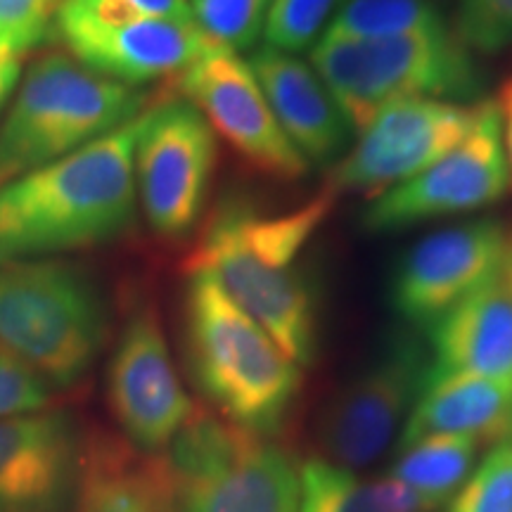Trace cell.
<instances>
[{
  "mask_svg": "<svg viewBox=\"0 0 512 512\" xmlns=\"http://www.w3.org/2000/svg\"><path fill=\"white\" fill-rule=\"evenodd\" d=\"M335 200V192L325 188L283 214L228 202L190 256V268L207 271L299 368L313 361L318 344L316 302L299 259Z\"/></svg>",
  "mask_w": 512,
  "mask_h": 512,
  "instance_id": "cell-1",
  "label": "cell"
},
{
  "mask_svg": "<svg viewBox=\"0 0 512 512\" xmlns=\"http://www.w3.org/2000/svg\"><path fill=\"white\" fill-rule=\"evenodd\" d=\"M140 117L0 188V266L107 242L138 207Z\"/></svg>",
  "mask_w": 512,
  "mask_h": 512,
  "instance_id": "cell-2",
  "label": "cell"
},
{
  "mask_svg": "<svg viewBox=\"0 0 512 512\" xmlns=\"http://www.w3.org/2000/svg\"><path fill=\"white\" fill-rule=\"evenodd\" d=\"M185 337L195 382L221 418L266 437L302 387V368L202 268L185 287Z\"/></svg>",
  "mask_w": 512,
  "mask_h": 512,
  "instance_id": "cell-3",
  "label": "cell"
},
{
  "mask_svg": "<svg viewBox=\"0 0 512 512\" xmlns=\"http://www.w3.org/2000/svg\"><path fill=\"white\" fill-rule=\"evenodd\" d=\"M105 332V302L83 268L46 259L0 266V351L50 389L91 370Z\"/></svg>",
  "mask_w": 512,
  "mask_h": 512,
  "instance_id": "cell-4",
  "label": "cell"
},
{
  "mask_svg": "<svg viewBox=\"0 0 512 512\" xmlns=\"http://www.w3.org/2000/svg\"><path fill=\"white\" fill-rule=\"evenodd\" d=\"M145 102V91L95 74L72 55H43L0 124V188L117 131L145 112Z\"/></svg>",
  "mask_w": 512,
  "mask_h": 512,
  "instance_id": "cell-5",
  "label": "cell"
},
{
  "mask_svg": "<svg viewBox=\"0 0 512 512\" xmlns=\"http://www.w3.org/2000/svg\"><path fill=\"white\" fill-rule=\"evenodd\" d=\"M309 64L328 83L354 133L392 102H463L482 86L475 53L451 29L392 38L323 36Z\"/></svg>",
  "mask_w": 512,
  "mask_h": 512,
  "instance_id": "cell-6",
  "label": "cell"
},
{
  "mask_svg": "<svg viewBox=\"0 0 512 512\" xmlns=\"http://www.w3.org/2000/svg\"><path fill=\"white\" fill-rule=\"evenodd\" d=\"M216 150V133L185 98L140 114L133 150L138 202L162 238H185L200 223Z\"/></svg>",
  "mask_w": 512,
  "mask_h": 512,
  "instance_id": "cell-7",
  "label": "cell"
},
{
  "mask_svg": "<svg viewBox=\"0 0 512 512\" xmlns=\"http://www.w3.org/2000/svg\"><path fill=\"white\" fill-rule=\"evenodd\" d=\"M479 105L425 98L392 102L356 133V143L332 164L325 188L335 195L377 197L411 181L463 143Z\"/></svg>",
  "mask_w": 512,
  "mask_h": 512,
  "instance_id": "cell-8",
  "label": "cell"
},
{
  "mask_svg": "<svg viewBox=\"0 0 512 512\" xmlns=\"http://www.w3.org/2000/svg\"><path fill=\"white\" fill-rule=\"evenodd\" d=\"M501 119L494 100H482L479 117L463 143L411 181L370 197L361 226L370 233H399L422 221L470 214L489 207L508 192Z\"/></svg>",
  "mask_w": 512,
  "mask_h": 512,
  "instance_id": "cell-9",
  "label": "cell"
},
{
  "mask_svg": "<svg viewBox=\"0 0 512 512\" xmlns=\"http://www.w3.org/2000/svg\"><path fill=\"white\" fill-rule=\"evenodd\" d=\"M430 373L420 342L399 337L370 366L344 384L318 422L323 460L349 467L375 463L411 415Z\"/></svg>",
  "mask_w": 512,
  "mask_h": 512,
  "instance_id": "cell-10",
  "label": "cell"
},
{
  "mask_svg": "<svg viewBox=\"0 0 512 512\" xmlns=\"http://www.w3.org/2000/svg\"><path fill=\"white\" fill-rule=\"evenodd\" d=\"M178 88L181 98L202 112L211 131L256 171L287 183L306 176L309 164L287 140L245 57L233 50L209 48L183 69Z\"/></svg>",
  "mask_w": 512,
  "mask_h": 512,
  "instance_id": "cell-11",
  "label": "cell"
},
{
  "mask_svg": "<svg viewBox=\"0 0 512 512\" xmlns=\"http://www.w3.org/2000/svg\"><path fill=\"white\" fill-rule=\"evenodd\" d=\"M510 238L501 223L482 219L456 223L406 249L392 273L389 299L403 320L427 325L498 273Z\"/></svg>",
  "mask_w": 512,
  "mask_h": 512,
  "instance_id": "cell-12",
  "label": "cell"
},
{
  "mask_svg": "<svg viewBox=\"0 0 512 512\" xmlns=\"http://www.w3.org/2000/svg\"><path fill=\"white\" fill-rule=\"evenodd\" d=\"M110 406L133 446L159 453L190 418L162 325L150 309L126 320L110 366Z\"/></svg>",
  "mask_w": 512,
  "mask_h": 512,
  "instance_id": "cell-13",
  "label": "cell"
},
{
  "mask_svg": "<svg viewBox=\"0 0 512 512\" xmlns=\"http://www.w3.org/2000/svg\"><path fill=\"white\" fill-rule=\"evenodd\" d=\"M55 36L83 67L131 88L181 74L214 48L192 22L138 19L107 24L62 3Z\"/></svg>",
  "mask_w": 512,
  "mask_h": 512,
  "instance_id": "cell-14",
  "label": "cell"
},
{
  "mask_svg": "<svg viewBox=\"0 0 512 512\" xmlns=\"http://www.w3.org/2000/svg\"><path fill=\"white\" fill-rule=\"evenodd\" d=\"M79 489V432L67 413L0 420V512H72Z\"/></svg>",
  "mask_w": 512,
  "mask_h": 512,
  "instance_id": "cell-15",
  "label": "cell"
},
{
  "mask_svg": "<svg viewBox=\"0 0 512 512\" xmlns=\"http://www.w3.org/2000/svg\"><path fill=\"white\" fill-rule=\"evenodd\" d=\"M247 62L264 88L280 128L304 162L309 166L339 162L349 150L354 128L316 69L297 55L266 46Z\"/></svg>",
  "mask_w": 512,
  "mask_h": 512,
  "instance_id": "cell-16",
  "label": "cell"
},
{
  "mask_svg": "<svg viewBox=\"0 0 512 512\" xmlns=\"http://www.w3.org/2000/svg\"><path fill=\"white\" fill-rule=\"evenodd\" d=\"M432 373L512 382V285L505 268L430 325Z\"/></svg>",
  "mask_w": 512,
  "mask_h": 512,
  "instance_id": "cell-17",
  "label": "cell"
},
{
  "mask_svg": "<svg viewBox=\"0 0 512 512\" xmlns=\"http://www.w3.org/2000/svg\"><path fill=\"white\" fill-rule=\"evenodd\" d=\"M451 434L477 444L512 437V382L467 373H427L401 432V446Z\"/></svg>",
  "mask_w": 512,
  "mask_h": 512,
  "instance_id": "cell-18",
  "label": "cell"
},
{
  "mask_svg": "<svg viewBox=\"0 0 512 512\" xmlns=\"http://www.w3.org/2000/svg\"><path fill=\"white\" fill-rule=\"evenodd\" d=\"M299 470L290 453L256 437L214 477L169 498V512H297Z\"/></svg>",
  "mask_w": 512,
  "mask_h": 512,
  "instance_id": "cell-19",
  "label": "cell"
},
{
  "mask_svg": "<svg viewBox=\"0 0 512 512\" xmlns=\"http://www.w3.org/2000/svg\"><path fill=\"white\" fill-rule=\"evenodd\" d=\"M434 505L399 479L363 482L349 467L311 458L299 467L297 512H432Z\"/></svg>",
  "mask_w": 512,
  "mask_h": 512,
  "instance_id": "cell-20",
  "label": "cell"
},
{
  "mask_svg": "<svg viewBox=\"0 0 512 512\" xmlns=\"http://www.w3.org/2000/svg\"><path fill=\"white\" fill-rule=\"evenodd\" d=\"M477 448L479 444L470 437H451V434L422 437L403 446V453L396 458L389 477L411 486L434 508H441L470 477Z\"/></svg>",
  "mask_w": 512,
  "mask_h": 512,
  "instance_id": "cell-21",
  "label": "cell"
},
{
  "mask_svg": "<svg viewBox=\"0 0 512 512\" xmlns=\"http://www.w3.org/2000/svg\"><path fill=\"white\" fill-rule=\"evenodd\" d=\"M74 512H169V501L152 467L102 451L88 463Z\"/></svg>",
  "mask_w": 512,
  "mask_h": 512,
  "instance_id": "cell-22",
  "label": "cell"
},
{
  "mask_svg": "<svg viewBox=\"0 0 512 512\" xmlns=\"http://www.w3.org/2000/svg\"><path fill=\"white\" fill-rule=\"evenodd\" d=\"M448 29L432 0H347L328 34L337 38H392Z\"/></svg>",
  "mask_w": 512,
  "mask_h": 512,
  "instance_id": "cell-23",
  "label": "cell"
},
{
  "mask_svg": "<svg viewBox=\"0 0 512 512\" xmlns=\"http://www.w3.org/2000/svg\"><path fill=\"white\" fill-rule=\"evenodd\" d=\"M271 0H190L192 24L211 46L242 55L264 38Z\"/></svg>",
  "mask_w": 512,
  "mask_h": 512,
  "instance_id": "cell-24",
  "label": "cell"
},
{
  "mask_svg": "<svg viewBox=\"0 0 512 512\" xmlns=\"http://www.w3.org/2000/svg\"><path fill=\"white\" fill-rule=\"evenodd\" d=\"M347 0H271L264 27V46L297 55L311 50L328 34Z\"/></svg>",
  "mask_w": 512,
  "mask_h": 512,
  "instance_id": "cell-25",
  "label": "cell"
},
{
  "mask_svg": "<svg viewBox=\"0 0 512 512\" xmlns=\"http://www.w3.org/2000/svg\"><path fill=\"white\" fill-rule=\"evenodd\" d=\"M448 512H512V437L486 453L453 494Z\"/></svg>",
  "mask_w": 512,
  "mask_h": 512,
  "instance_id": "cell-26",
  "label": "cell"
},
{
  "mask_svg": "<svg viewBox=\"0 0 512 512\" xmlns=\"http://www.w3.org/2000/svg\"><path fill=\"white\" fill-rule=\"evenodd\" d=\"M456 36L482 55L512 46V0H458Z\"/></svg>",
  "mask_w": 512,
  "mask_h": 512,
  "instance_id": "cell-27",
  "label": "cell"
},
{
  "mask_svg": "<svg viewBox=\"0 0 512 512\" xmlns=\"http://www.w3.org/2000/svg\"><path fill=\"white\" fill-rule=\"evenodd\" d=\"M62 0H0V46L17 55L46 43L55 34Z\"/></svg>",
  "mask_w": 512,
  "mask_h": 512,
  "instance_id": "cell-28",
  "label": "cell"
},
{
  "mask_svg": "<svg viewBox=\"0 0 512 512\" xmlns=\"http://www.w3.org/2000/svg\"><path fill=\"white\" fill-rule=\"evenodd\" d=\"M62 5L107 24L138 22V19L192 22L190 0H62Z\"/></svg>",
  "mask_w": 512,
  "mask_h": 512,
  "instance_id": "cell-29",
  "label": "cell"
},
{
  "mask_svg": "<svg viewBox=\"0 0 512 512\" xmlns=\"http://www.w3.org/2000/svg\"><path fill=\"white\" fill-rule=\"evenodd\" d=\"M48 399V384L0 351V420L43 411Z\"/></svg>",
  "mask_w": 512,
  "mask_h": 512,
  "instance_id": "cell-30",
  "label": "cell"
},
{
  "mask_svg": "<svg viewBox=\"0 0 512 512\" xmlns=\"http://www.w3.org/2000/svg\"><path fill=\"white\" fill-rule=\"evenodd\" d=\"M19 76H22V55L0 46V114H3L12 93H15Z\"/></svg>",
  "mask_w": 512,
  "mask_h": 512,
  "instance_id": "cell-31",
  "label": "cell"
},
{
  "mask_svg": "<svg viewBox=\"0 0 512 512\" xmlns=\"http://www.w3.org/2000/svg\"><path fill=\"white\" fill-rule=\"evenodd\" d=\"M494 102L498 110V119H501L505 159H508V171H510V183H512V76L503 83L501 93H498V98Z\"/></svg>",
  "mask_w": 512,
  "mask_h": 512,
  "instance_id": "cell-32",
  "label": "cell"
},
{
  "mask_svg": "<svg viewBox=\"0 0 512 512\" xmlns=\"http://www.w3.org/2000/svg\"><path fill=\"white\" fill-rule=\"evenodd\" d=\"M503 268H505V275H508V280H510V285H512V240H510V245H508V256H505Z\"/></svg>",
  "mask_w": 512,
  "mask_h": 512,
  "instance_id": "cell-33",
  "label": "cell"
}]
</instances>
